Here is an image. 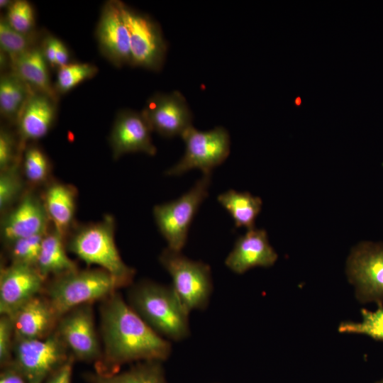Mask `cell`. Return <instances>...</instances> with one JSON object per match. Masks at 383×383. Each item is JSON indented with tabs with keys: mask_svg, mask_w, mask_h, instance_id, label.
<instances>
[{
	"mask_svg": "<svg viewBox=\"0 0 383 383\" xmlns=\"http://www.w3.org/2000/svg\"><path fill=\"white\" fill-rule=\"evenodd\" d=\"M103 350L95 371L112 374L127 363L167 360L171 341L157 333L117 292L100 308Z\"/></svg>",
	"mask_w": 383,
	"mask_h": 383,
	"instance_id": "6da1fadb",
	"label": "cell"
},
{
	"mask_svg": "<svg viewBox=\"0 0 383 383\" xmlns=\"http://www.w3.org/2000/svg\"><path fill=\"white\" fill-rule=\"evenodd\" d=\"M130 306L160 335L179 342L191 334L189 316L172 285L143 280L128 292Z\"/></svg>",
	"mask_w": 383,
	"mask_h": 383,
	"instance_id": "7a4b0ae2",
	"label": "cell"
},
{
	"mask_svg": "<svg viewBox=\"0 0 383 383\" xmlns=\"http://www.w3.org/2000/svg\"><path fill=\"white\" fill-rule=\"evenodd\" d=\"M67 248L87 265L99 266L116 280L120 287L130 286L135 274L121 258L115 242V221L106 216L99 222L76 228Z\"/></svg>",
	"mask_w": 383,
	"mask_h": 383,
	"instance_id": "3957f363",
	"label": "cell"
},
{
	"mask_svg": "<svg viewBox=\"0 0 383 383\" xmlns=\"http://www.w3.org/2000/svg\"><path fill=\"white\" fill-rule=\"evenodd\" d=\"M119 288L111 274L101 268L77 269L55 277L45 284L43 292L59 320L72 309L104 300Z\"/></svg>",
	"mask_w": 383,
	"mask_h": 383,
	"instance_id": "277c9868",
	"label": "cell"
},
{
	"mask_svg": "<svg viewBox=\"0 0 383 383\" xmlns=\"http://www.w3.org/2000/svg\"><path fill=\"white\" fill-rule=\"evenodd\" d=\"M159 260L170 275L171 285L185 309L189 313L205 310L213 290L210 266L169 248L162 250Z\"/></svg>",
	"mask_w": 383,
	"mask_h": 383,
	"instance_id": "5b68a950",
	"label": "cell"
},
{
	"mask_svg": "<svg viewBox=\"0 0 383 383\" xmlns=\"http://www.w3.org/2000/svg\"><path fill=\"white\" fill-rule=\"evenodd\" d=\"M211 174H203L194 186L175 200L156 205L153 216L167 248L182 251L185 246L192 221L208 196Z\"/></svg>",
	"mask_w": 383,
	"mask_h": 383,
	"instance_id": "8992f818",
	"label": "cell"
},
{
	"mask_svg": "<svg viewBox=\"0 0 383 383\" xmlns=\"http://www.w3.org/2000/svg\"><path fill=\"white\" fill-rule=\"evenodd\" d=\"M181 138L185 145L184 154L165 172L167 176H179L194 169L200 170L203 174H211L213 169L222 164L230 154V135L223 127L201 131L192 126Z\"/></svg>",
	"mask_w": 383,
	"mask_h": 383,
	"instance_id": "52a82bcc",
	"label": "cell"
},
{
	"mask_svg": "<svg viewBox=\"0 0 383 383\" xmlns=\"http://www.w3.org/2000/svg\"><path fill=\"white\" fill-rule=\"evenodd\" d=\"M55 330L40 339L14 341L13 362L30 383H43L72 356Z\"/></svg>",
	"mask_w": 383,
	"mask_h": 383,
	"instance_id": "ba28073f",
	"label": "cell"
},
{
	"mask_svg": "<svg viewBox=\"0 0 383 383\" xmlns=\"http://www.w3.org/2000/svg\"><path fill=\"white\" fill-rule=\"evenodd\" d=\"M121 9L130 36L131 65L160 71L167 48L160 26L147 14L122 1Z\"/></svg>",
	"mask_w": 383,
	"mask_h": 383,
	"instance_id": "9c48e42d",
	"label": "cell"
},
{
	"mask_svg": "<svg viewBox=\"0 0 383 383\" xmlns=\"http://www.w3.org/2000/svg\"><path fill=\"white\" fill-rule=\"evenodd\" d=\"M55 331L75 359L97 362L102 354L92 304L79 306L58 320Z\"/></svg>",
	"mask_w": 383,
	"mask_h": 383,
	"instance_id": "30bf717a",
	"label": "cell"
},
{
	"mask_svg": "<svg viewBox=\"0 0 383 383\" xmlns=\"http://www.w3.org/2000/svg\"><path fill=\"white\" fill-rule=\"evenodd\" d=\"M347 272L362 301H383V244L363 243L352 250Z\"/></svg>",
	"mask_w": 383,
	"mask_h": 383,
	"instance_id": "8fae6325",
	"label": "cell"
},
{
	"mask_svg": "<svg viewBox=\"0 0 383 383\" xmlns=\"http://www.w3.org/2000/svg\"><path fill=\"white\" fill-rule=\"evenodd\" d=\"M142 114L152 131L165 138L182 136L192 126V113L179 91L157 93L147 101Z\"/></svg>",
	"mask_w": 383,
	"mask_h": 383,
	"instance_id": "7c38bea8",
	"label": "cell"
},
{
	"mask_svg": "<svg viewBox=\"0 0 383 383\" xmlns=\"http://www.w3.org/2000/svg\"><path fill=\"white\" fill-rule=\"evenodd\" d=\"M51 225L42 196L26 191L21 199L3 214L1 234L4 243L45 233Z\"/></svg>",
	"mask_w": 383,
	"mask_h": 383,
	"instance_id": "4fadbf2b",
	"label": "cell"
},
{
	"mask_svg": "<svg viewBox=\"0 0 383 383\" xmlns=\"http://www.w3.org/2000/svg\"><path fill=\"white\" fill-rule=\"evenodd\" d=\"M101 54L114 66L131 64L130 36L121 9V1H108L101 8L96 29Z\"/></svg>",
	"mask_w": 383,
	"mask_h": 383,
	"instance_id": "5bb4252c",
	"label": "cell"
},
{
	"mask_svg": "<svg viewBox=\"0 0 383 383\" xmlns=\"http://www.w3.org/2000/svg\"><path fill=\"white\" fill-rule=\"evenodd\" d=\"M45 280L35 267L11 262L0 272V313L11 316L43 291Z\"/></svg>",
	"mask_w": 383,
	"mask_h": 383,
	"instance_id": "9a60e30c",
	"label": "cell"
},
{
	"mask_svg": "<svg viewBox=\"0 0 383 383\" xmlns=\"http://www.w3.org/2000/svg\"><path fill=\"white\" fill-rule=\"evenodd\" d=\"M152 130L140 112L131 110L120 111L113 123L109 142L115 160L131 152H143L153 156L157 152Z\"/></svg>",
	"mask_w": 383,
	"mask_h": 383,
	"instance_id": "2e32d148",
	"label": "cell"
},
{
	"mask_svg": "<svg viewBox=\"0 0 383 383\" xmlns=\"http://www.w3.org/2000/svg\"><path fill=\"white\" fill-rule=\"evenodd\" d=\"M277 257L265 230L254 228L238 238L225 265L233 272L242 274L255 267H271Z\"/></svg>",
	"mask_w": 383,
	"mask_h": 383,
	"instance_id": "e0dca14e",
	"label": "cell"
},
{
	"mask_svg": "<svg viewBox=\"0 0 383 383\" xmlns=\"http://www.w3.org/2000/svg\"><path fill=\"white\" fill-rule=\"evenodd\" d=\"M10 317L15 340L44 338L55 330L58 322L48 299L39 295L24 304Z\"/></svg>",
	"mask_w": 383,
	"mask_h": 383,
	"instance_id": "ac0fdd59",
	"label": "cell"
},
{
	"mask_svg": "<svg viewBox=\"0 0 383 383\" xmlns=\"http://www.w3.org/2000/svg\"><path fill=\"white\" fill-rule=\"evenodd\" d=\"M56 101L33 89L17 121L19 143L25 148L26 143L45 136L56 118Z\"/></svg>",
	"mask_w": 383,
	"mask_h": 383,
	"instance_id": "d6986e66",
	"label": "cell"
},
{
	"mask_svg": "<svg viewBox=\"0 0 383 383\" xmlns=\"http://www.w3.org/2000/svg\"><path fill=\"white\" fill-rule=\"evenodd\" d=\"M42 198L51 225L66 238L74 222L77 189L71 184L50 182Z\"/></svg>",
	"mask_w": 383,
	"mask_h": 383,
	"instance_id": "ffe728a7",
	"label": "cell"
},
{
	"mask_svg": "<svg viewBox=\"0 0 383 383\" xmlns=\"http://www.w3.org/2000/svg\"><path fill=\"white\" fill-rule=\"evenodd\" d=\"M13 72L33 89L43 93L56 101L57 92L52 87L48 63L42 48L35 46L11 61Z\"/></svg>",
	"mask_w": 383,
	"mask_h": 383,
	"instance_id": "44dd1931",
	"label": "cell"
},
{
	"mask_svg": "<svg viewBox=\"0 0 383 383\" xmlns=\"http://www.w3.org/2000/svg\"><path fill=\"white\" fill-rule=\"evenodd\" d=\"M65 239L52 225L46 232L35 267L44 278L60 276L78 269L67 254Z\"/></svg>",
	"mask_w": 383,
	"mask_h": 383,
	"instance_id": "7402d4cb",
	"label": "cell"
},
{
	"mask_svg": "<svg viewBox=\"0 0 383 383\" xmlns=\"http://www.w3.org/2000/svg\"><path fill=\"white\" fill-rule=\"evenodd\" d=\"M84 377L89 383H168L160 361L135 362L126 371L112 374L94 371L87 373Z\"/></svg>",
	"mask_w": 383,
	"mask_h": 383,
	"instance_id": "603a6c76",
	"label": "cell"
},
{
	"mask_svg": "<svg viewBox=\"0 0 383 383\" xmlns=\"http://www.w3.org/2000/svg\"><path fill=\"white\" fill-rule=\"evenodd\" d=\"M218 202L229 213L236 228H255V221L262 209V201L249 192L229 189L217 197Z\"/></svg>",
	"mask_w": 383,
	"mask_h": 383,
	"instance_id": "cb8c5ba5",
	"label": "cell"
},
{
	"mask_svg": "<svg viewBox=\"0 0 383 383\" xmlns=\"http://www.w3.org/2000/svg\"><path fill=\"white\" fill-rule=\"evenodd\" d=\"M33 88L13 72L0 79V112L9 121L17 122Z\"/></svg>",
	"mask_w": 383,
	"mask_h": 383,
	"instance_id": "d4e9b609",
	"label": "cell"
},
{
	"mask_svg": "<svg viewBox=\"0 0 383 383\" xmlns=\"http://www.w3.org/2000/svg\"><path fill=\"white\" fill-rule=\"evenodd\" d=\"M21 170L26 182L31 187H38L50 182L52 165L43 149L30 144L23 150Z\"/></svg>",
	"mask_w": 383,
	"mask_h": 383,
	"instance_id": "484cf974",
	"label": "cell"
},
{
	"mask_svg": "<svg viewBox=\"0 0 383 383\" xmlns=\"http://www.w3.org/2000/svg\"><path fill=\"white\" fill-rule=\"evenodd\" d=\"M26 180L21 161L0 172V211L3 215L11 209L25 194Z\"/></svg>",
	"mask_w": 383,
	"mask_h": 383,
	"instance_id": "4316f807",
	"label": "cell"
},
{
	"mask_svg": "<svg viewBox=\"0 0 383 383\" xmlns=\"http://www.w3.org/2000/svg\"><path fill=\"white\" fill-rule=\"evenodd\" d=\"M33 33L23 34L12 28L5 17L0 20V46L10 61L26 52L35 45Z\"/></svg>",
	"mask_w": 383,
	"mask_h": 383,
	"instance_id": "83f0119b",
	"label": "cell"
},
{
	"mask_svg": "<svg viewBox=\"0 0 383 383\" xmlns=\"http://www.w3.org/2000/svg\"><path fill=\"white\" fill-rule=\"evenodd\" d=\"M361 322H343L338 328L340 333L367 335L375 340L383 341V306L379 304L375 311L361 310Z\"/></svg>",
	"mask_w": 383,
	"mask_h": 383,
	"instance_id": "f1b7e54d",
	"label": "cell"
},
{
	"mask_svg": "<svg viewBox=\"0 0 383 383\" xmlns=\"http://www.w3.org/2000/svg\"><path fill=\"white\" fill-rule=\"evenodd\" d=\"M97 72V67L89 63H69L58 68L55 89L57 93L65 94L92 78Z\"/></svg>",
	"mask_w": 383,
	"mask_h": 383,
	"instance_id": "f546056e",
	"label": "cell"
},
{
	"mask_svg": "<svg viewBox=\"0 0 383 383\" xmlns=\"http://www.w3.org/2000/svg\"><path fill=\"white\" fill-rule=\"evenodd\" d=\"M46 232L20 238L7 245L11 262L36 267Z\"/></svg>",
	"mask_w": 383,
	"mask_h": 383,
	"instance_id": "4dcf8cb0",
	"label": "cell"
},
{
	"mask_svg": "<svg viewBox=\"0 0 383 383\" xmlns=\"http://www.w3.org/2000/svg\"><path fill=\"white\" fill-rule=\"evenodd\" d=\"M9 26L23 34L33 33L35 13L31 4L26 0L13 1L4 16Z\"/></svg>",
	"mask_w": 383,
	"mask_h": 383,
	"instance_id": "1f68e13d",
	"label": "cell"
},
{
	"mask_svg": "<svg viewBox=\"0 0 383 383\" xmlns=\"http://www.w3.org/2000/svg\"><path fill=\"white\" fill-rule=\"evenodd\" d=\"M24 150L17 143L14 135L9 129L1 127L0 131V171L21 162V152Z\"/></svg>",
	"mask_w": 383,
	"mask_h": 383,
	"instance_id": "d6a6232c",
	"label": "cell"
},
{
	"mask_svg": "<svg viewBox=\"0 0 383 383\" xmlns=\"http://www.w3.org/2000/svg\"><path fill=\"white\" fill-rule=\"evenodd\" d=\"M14 331L11 318L1 315L0 318V364L1 367L13 361Z\"/></svg>",
	"mask_w": 383,
	"mask_h": 383,
	"instance_id": "836d02e7",
	"label": "cell"
},
{
	"mask_svg": "<svg viewBox=\"0 0 383 383\" xmlns=\"http://www.w3.org/2000/svg\"><path fill=\"white\" fill-rule=\"evenodd\" d=\"M0 383H30L18 367L12 361L1 367Z\"/></svg>",
	"mask_w": 383,
	"mask_h": 383,
	"instance_id": "e575fe53",
	"label": "cell"
},
{
	"mask_svg": "<svg viewBox=\"0 0 383 383\" xmlns=\"http://www.w3.org/2000/svg\"><path fill=\"white\" fill-rule=\"evenodd\" d=\"M74 358L71 356L61 367L49 375L43 383H72Z\"/></svg>",
	"mask_w": 383,
	"mask_h": 383,
	"instance_id": "d590c367",
	"label": "cell"
},
{
	"mask_svg": "<svg viewBox=\"0 0 383 383\" xmlns=\"http://www.w3.org/2000/svg\"><path fill=\"white\" fill-rule=\"evenodd\" d=\"M58 38L48 35L43 40L41 47L43 55L48 63L52 67H56V50Z\"/></svg>",
	"mask_w": 383,
	"mask_h": 383,
	"instance_id": "8d00e7d4",
	"label": "cell"
},
{
	"mask_svg": "<svg viewBox=\"0 0 383 383\" xmlns=\"http://www.w3.org/2000/svg\"><path fill=\"white\" fill-rule=\"evenodd\" d=\"M70 54L65 45L58 39L56 50V67L58 68L69 64Z\"/></svg>",
	"mask_w": 383,
	"mask_h": 383,
	"instance_id": "74e56055",
	"label": "cell"
},
{
	"mask_svg": "<svg viewBox=\"0 0 383 383\" xmlns=\"http://www.w3.org/2000/svg\"><path fill=\"white\" fill-rule=\"evenodd\" d=\"M13 1H10V0H1L0 1V8L1 9H4V8L8 9L11 5Z\"/></svg>",
	"mask_w": 383,
	"mask_h": 383,
	"instance_id": "f35d334b",
	"label": "cell"
},
{
	"mask_svg": "<svg viewBox=\"0 0 383 383\" xmlns=\"http://www.w3.org/2000/svg\"><path fill=\"white\" fill-rule=\"evenodd\" d=\"M296 104V105H300L301 104V99L299 97L296 99V101H295Z\"/></svg>",
	"mask_w": 383,
	"mask_h": 383,
	"instance_id": "ab89813d",
	"label": "cell"
},
{
	"mask_svg": "<svg viewBox=\"0 0 383 383\" xmlns=\"http://www.w3.org/2000/svg\"><path fill=\"white\" fill-rule=\"evenodd\" d=\"M377 383H383V379H382V380L377 382Z\"/></svg>",
	"mask_w": 383,
	"mask_h": 383,
	"instance_id": "60d3db41",
	"label": "cell"
}]
</instances>
